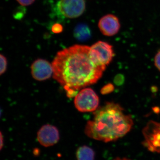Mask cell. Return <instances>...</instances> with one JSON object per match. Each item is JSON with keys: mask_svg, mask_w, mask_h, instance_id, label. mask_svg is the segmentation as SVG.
<instances>
[{"mask_svg": "<svg viewBox=\"0 0 160 160\" xmlns=\"http://www.w3.org/2000/svg\"><path fill=\"white\" fill-rule=\"evenodd\" d=\"M90 47L76 45L58 52L53 62V77L66 90L69 98L94 84L102 77L106 67L98 66L92 59Z\"/></svg>", "mask_w": 160, "mask_h": 160, "instance_id": "cell-1", "label": "cell"}, {"mask_svg": "<svg viewBox=\"0 0 160 160\" xmlns=\"http://www.w3.org/2000/svg\"><path fill=\"white\" fill-rule=\"evenodd\" d=\"M88 121L85 133L93 139L105 142L118 139L127 134L133 126L131 116L126 114L119 104L107 102L93 112Z\"/></svg>", "mask_w": 160, "mask_h": 160, "instance_id": "cell-2", "label": "cell"}, {"mask_svg": "<svg viewBox=\"0 0 160 160\" xmlns=\"http://www.w3.org/2000/svg\"><path fill=\"white\" fill-rule=\"evenodd\" d=\"M74 103L76 108L81 112H94L98 107L99 99L91 88H83L76 96Z\"/></svg>", "mask_w": 160, "mask_h": 160, "instance_id": "cell-3", "label": "cell"}, {"mask_svg": "<svg viewBox=\"0 0 160 160\" xmlns=\"http://www.w3.org/2000/svg\"><path fill=\"white\" fill-rule=\"evenodd\" d=\"M89 53L92 59L96 64L106 68L114 57L112 46L102 41L97 42L90 47Z\"/></svg>", "mask_w": 160, "mask_h": 160, "instance_id": "cell-4", "label": "cell"}, {"mask_svg": "<svg viewBox=\"0 0 160 160\" xmlns=\"http://www.w3.org/2000/svg\"><path fill=\"white\" fill-rule=\"evenodd\" d=\"M143 144L149 151L160 152V123L150 121L143 130Z\"/></svg>", "mask_w": 160, "mask_h": 160, "instance_id": "cell-5", "label": "cell"}, {"mask_svg": "<svg viewBox=\"0 0 160 160\" xmlns=\"http://www.w3.org/2000/svg\"><path fill=\"white\" fill-rule=\"evenodd\" d=\"M86 9L85 0H60L57 4L59 14L67 18H74L83 14Z\"/></svg>", "mask_w": 160, "mask_h": 160, "instance_id": "cell-6", "label": "cell"}, {"mask_svg": "<svg viewBox=\"0 0 160 160\" xmlns=\"http://www.w3.org/2000/svg\"><path fill=\"white\" fill-rule=\"evenodd\" d=\"M39 142L44 147L54 146L60 139L59 132L55 126L47 124L42 126L37 134Z\"/></svg>", "mask_w": 160, "mask_h": 160, "instance_id": "cell-7", "label": "cell"}, {"mask_svg": "<svg viewBox=\"0 0 160 160\" xmlns=\"http://www.w3.org/2000/svg\"><path fill=\"white\" fill-rule=\"evenodd\" d=\"M31 71L32 78L38 81L48 79L53 73L52 64L43 59H38L32 63Z\"/></svg>", "mask_w": 160, "mask_h": 160, "instance_id": "cell-8", "label": "cell"}, {"mask_svg": "<svg viewBox=\"0 0 160 160\" xmlns=\"http://www.w3.org/2000/svg\"><path fill=\"white\" fill-rule=\"evenodd\" d=\"M98 27L100 31L106 36H112L118 32L120 23L115 16L108 14L104 16L100 20Z\"/></svg>", "mask_w": 160, "mask_h": 160, "instance_id": "cell-9", "label": "cell"}, {"mask_svg": "<svg viewBox=\"0 0 160 160\" xmlns=\"http://www.w3.org/2000/svg\"><path fill=\"white\" fill-rule=\"evenodd\" d=\"M74 35L75 38L79 41H85L89 39L91 36V32L87 25L79 24L74 29Z\"/></svg>", "mask_w": 160, "mask_h": 160, "instance_id": "cell-10", "label": "cell"}, {"mask_svg": "<svg viewBox=\"0 0 160 160\" xmlns=\"http://www.w3.org/2000/svg\"><path fill=\"white\" fill-rule=\"evenodd\" d=\"M76 157L77 160H94V151L88 146H81L77 151Z\"/></svg>", "mask_w": 160, "mask_h": 160, "instance_id": "cell-11", "label": "cell"}, {"mask_svg": "<svg viewBox=\"0 0 160 160\" xmlns=\"http://www.w3.org/2000/svg\"><path fill=\"white\" fill-rule=\"evenodd\" d=\"M0 59H1V69H0V74L2 75L3 73L6 72V69H7V61L6 58L1 54L0 56Z\"/></svg>", "mask_w": 160, "mask_h": 160, "instance_id": "cell-12", "label": "cell"}, {"mask_svg": "<svg viewBox=\"0 0 160 160\" xmlns=\"http://www.w3.org/2000/svg\"><path fill=\"white\" fill-rule=\"evenodd\" d=\"M114 86L111 84H109L104 86L101 90V93L103 94H108L113 90Z\"/></svg>", "mask_w": 160, "mask_h": 160, "instance_id": "cell-13", "label": "cell"}, {"mask_svg": "<svg viewBox=\"0 0 160 160\" xmlns=\"http://www.w3.org/2000/svg\"><path fill=\"white\" fill-rule=\"evenodd\" d=\"M63 30V27L59 24H55L52 28V31L55 33H59L62 32Z\"/></svg>", "mask_w": 160, "mask_h": 160, "instance_id": "cell-14", "label": "cell"}, {"mask_svg": "<svg viewBox=\"0 0 160 160\" xmlns=\"http://www.w3.org/2000/svg\"><path fill=\"white\" fill-rule=\"evenodd\" d=\"M35 1V0H17L18 2L22 6H30Z\"/></svg>", "mask_w": 160, "mask_h": 160, "instance_id": "cell-15", "label": "cell"}, {"mask_svg": "<svg viewBox=\"0 0 160 160\" xmlns=\"http://www.w3.org/2000/svg\"><path fill=\"white\" fill-rule=\"evenodd\" d=\"M155 65L160 71V51L158 52L154 59Z\"/></svg>", "mask_w": 160, "mask_h": 160, "instance_id": "cell-16", "label": "cell"}, {"mask_svg": "<svg viewBox=\"0 0 160 160\" xmlns=\"http://www.w3.org/2000/svg\"><path fill=\"white\" fill-rule=\"evenodd\" d=\"M3 139L2 134V132H1V149H2L3 145H4V142H3Z\"/></svg>", "mask_w": 160, "mask_h": 160, "instance_id": "cell-17", "label": "cell"}, {"mask_svg": "<svg viewBox=\"0 0 160 160\" xmlns=\"http://www.w3.org/2000/svg\"><path fill=\"white\" fill-rule=\"evenodd\" d=\"M114 160H130L126 158H117L116 159Z\"/></svg>", "mask_w": 160, "mask_h": 160, "instance_id": "cell-18", "label": "cell"}]
</instances>
